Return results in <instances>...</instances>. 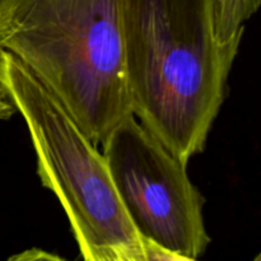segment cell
I'll return each instance as SVG.
<instances>
[{
	"label": "cell",
	"instance_id": "1",
	"mask_svg": "<svg viewBox=\"0 0 261 261\" xmlns=\"http://www.w3.org/2000/svg\"><path fill=\"white\" fill-rule=\"evenodd\" d=\"M217 0H121L134 116L185 166L204 150L237 51L216 37Z\"/></svg>",
	"mask_w": 261,
	"mask_h": 261
},
{
	"label": "cell",
	"instance_id": "2",
	"mask_svg": "<svg viewBox=\"0 0 261 261\" xmlns=\"http://www.w3.org/2000/svg\"><path fill=\"white\" fill-rule=\"evenodd\" d=\"M0 51L17 58L94 145L133 115L121 0H0Z\"/></svg>",
	"mask_w": 261,
	"mask_h": 261
},
{
	"label": "cell",
	"instance_id": "3",
	"mask_svg": "<svg viewBox=\"0 0 261 261\" xmlns=\"http://www.w3.org/2000/svg\"><path fill=\"white\" fill-rule=\"evenodd\" d=\"M0 94L22 115L45 188L63 206L84 261H150L106 161L55 96L7 51Z\"/></svg>",
	"mask_w": 261,
	"mask_h": 261
},
{
	"label": "cell",
	"instance_id": "4",
	"mask_svg": "<svg viewBox=\"0 0 261 261\" xmlns=\"http://www.w3.org/2000/svg\"><path fill=\"white\" fill-rule=\"evenodd\" d=\"M116 193L143 239L199 259L211 244L204 226V198L186 167L134 115L101 145Z\"/></svg>",
	"mask_w": 261,
	"mask_h": 261
},
{
	"label": "cell",
	"instance_id": "5",
	"mask_svg": "<svg viewBox=\"0 0 261 261\" xmlns=\"http://www.w3.org/2000/svg\"><path fill=\"white\" fill-rule=\"evenodd\" d=\"M261 0H217L216 37L221 46L239 51L244 25L259 9Z\"/></svg>",
	"mask_w": 261,
	"mask_h": 261
},
{
	"label": "cell",
	"instance_id": "6",
	"mask_svg": "<svg viewBox=\"0 0 261 261\" xmlns=\"http://www.w3.org/2000/svg\"><path fill=\"white\" fill-rule=\"evenodd\" d=\"M144 242L145 250H147L148 257L150 261H199L198 259H193V257L163 249L147 239H144Z\"/></svg>",
	"mask_w": 261,
	"mask_h": 261
},
{
	"label": "cell",
	"instance_id": "7",
	"mask_svg": "<svg viewBox=\"0 0 261 261\" xmlns=\"http://www.w3.org/2000/svg\"><path fill=\"white\" fill-rule=\"evenodd\" d=\"M7 261H68L41 249H30L10 256Z\"/></svg>",
	"mask_w": 261,
	"mask_h": 261
},
{
	"label": "cell",
	"instance_id": "8",
	"mask_svg": "<svg viewBox=\"0 0 261 261\" xmlns=\"http://www.w3.org/2000/svg\"><path fill=\"white\" fill-rule=\"evenodd\" d=\"M15 107L5 98L4 96L0 94V120H8L15 114Z\"/></svg>",
	"mask_w": 261,
	"mask_h": 261
},
{
	"label": "cell",
	"instance_id": "9",
	"mask_svg": "<svg viewBox=\"0 0 261 261\" xmlns=\"http://www.w3.org/2000/svg\"><path fill=\"white\" fill-rule=\"evenodd\" d=\"M254 261H260V256H257V257H256V259H255Z\"/></svg>",
	"mask_w": 261,
	"mask_h": 261
}]
</instances>
